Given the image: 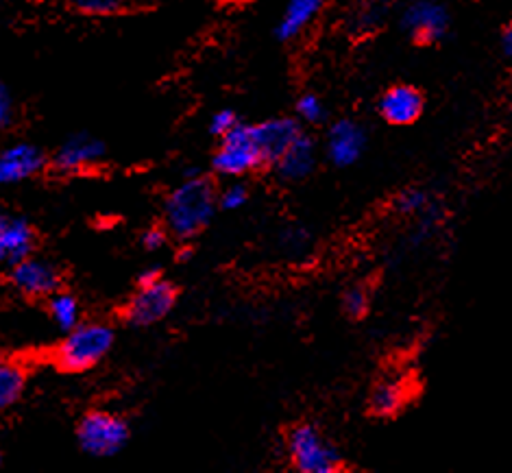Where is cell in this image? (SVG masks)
Here are the masks:
<instances>
[{
	"label": "cell",
	"mask_w": 512,
	"mask_h": 473,
	"mask_svg": "<svg viewBox=\"0 0 512 473\" xmlns=\"http://www.w3.org/2000/svg\"><path fill=\"white\" fill-rule=\"evenodd\" d=\"M218 210V192L203 175H186V179L164 201L166 232L177 240H192L210 225Z\"/></svg>",
	"instance_id": "cell-1"
},
{
	"label": "cell",
	"mask_w": 512,
	"mask_h": 473,
	"mask_svg": "<svg viewBox=\"0 0 512 473\" xmlns=\"http://www.w3.org/2000/svg\"><path fill=\"white\" fill-rule=\"evenodd\" d=\"M116 334L101 321H81L66 332L55 349L57 367L68 373H85L94 369L112 351Z\"/></svg>",
	"instance_id": "cell-2"
},
{
	"label": "cell",
	"mask_w": 512,
	"mask_h": 473,
	"mask_svg": "<svg viewBox=\"0 0 512 473\" xmlns=\"http://www.w3.org/2000/svg\"><path fill=\"white\" fill-rule=\"evenodd\" d=\"M290 465L301 473H334L340 469V456L332 443L308 423L295 426L286 436Z\"/></svg>",
	"instance_id": "cell-3"
},
{
	"label": "cell",
	"mask_w": 512,
	"mask_h": 473,
	"mask_svg": "<svg viewBox=\"0 0 512 473\" xmlns=\"http://www.w3.org/2000/svg\"><path fill=\"white\" fill-rule=\"evenodd\" d=\"M77 441L94 458L116 456L129 443V426L123 417L107 410H92L79 421Z\"/></svg>",
	"instance_id": "cell-4"
},
{
	"label": "cell",
	"mask_w": 512,
	"mask_h": 473,
	"mask_svg": "<svg viewBox=\"0 0 512 473\" xmlns=\"http://www.w3.org/2000/svg\"><path fill=\"white\" fill-rule=\"evenodd\" d=\"M212 166L218 175L234 179L245 177L266 166L258 140L253 136V127L238 123L229 133H225L214 153Z\"/></svg>",
	"instance_id": "cell-5"
},
{
	"label": "cell",
	"mask_w": 512,
	"mask_h": 473,
	"mask_svg": "<svg viewBox=\"0 0 512 473\" xmlns=\"http://www.w3.org/2000/svg\"><path fill=\"white\" fill-rule=\"evenodd\" d=\"M177 303L175 286L160 277L157 282L140 284L125 308V319L133 327H151L164 321Z\"/></svg>",
	"instance_id": "cell-6"
},
{
	"label": "cell",
	"mask_w": 512,
	"mask_h": 473,
	"mask_svg": "<svg viewBox=\"0 0 512 473\" xmlns=\"http://www.w3.org/2000/svg\"><path fill=\"white\" fill-rule=\"evenodd\" d=\"M9 282L24 297L48 299L59 290V273L51 262L27 256L9 266Z\"/></svg>",
	"instance_id": "cell-7"
},
{
	"label": "cell",
	"mask_w": 512,
	"mask_h": 473,
	"mask_svg": "<svg viewBox=\"0 0 512 473\" xmlns=\"http://www.w3.org/2000/svg\"><path fill=\"white\" fill-rule=\"evenodd\" d=\"M48 157L40 147H35L31 142H16L9 144L0 151V188L3 186H18L38 177Z\"/></svg>",
	"instance_id": "cell-8"
},
{
	"label": "cell",
	"mask_w": 512,
	"mask_h": 473,
	"mask_svg": "<svg viewBox=\"0 0 512 473\" xmlns=\"http://www.w3.org/2000/svg\"><path fill=\"white\" fill-rule=\"evenodd\" d=\"M105 157V144L88 136V133H75L53 155V168L59 175H75L96 166Z\"/></svg>",
	"instance_id": "cell-9"
},
{
	"label": "cell",
	"mask_w": 512,
	"mask_h": 473,
	"mask_svg": "<svg viewBox=\"0 0 512 473\" xmlns=\"http://www.w3.org/2000/svg\"><path fill=\"white\" fill-rule=\"evenodd\" d=\"M404 27L417 42L430 44L441 40L449 27L447 9L434 0H417L406 9Z\"/></svg>",
	"instance_id": "cell-10"
},
{
	"label": "cell",
	"mask_w": 512,
	"mask_h": 473,
	"mask_svg": "<svg viewBox=\"0 0 512 473\" xmlns=\"http://www.w3.org/2000/svg\"><path fill=\"white\" fill-rule=\"evenodd\" d=\"M364 144H367V136H364V129L358 123H353V120H338V123L327 131V160L338 168H347L360 160Z\"/></svg>",
	"instance_id": "cell-11"
},
{
	"label": "cell",
	"mask_w": 512,
	"mask_h": 473,
	"mask_svg": "<svg viewBox=\"0 0 512 473\" xmlns=\"http://www.w3.org/2000/svg\"><path fill=\"white\" fill-rule=\"evenodd\" d=\"M301 133L303 129L292 118H271L262 125H253V136L258 140L264 164L268 166H273Z\"/></svg>",
	"instance_id": "cell-12"
},
{
	"label": "cell",
	"mask_w": 512,
	"mask_h": 473,
	"mask_svg": "<svg viewBox=\"0 0 512 473\" xmlns=\"http://www.w3.org/2000/svg\"><path fill=\"white\" fill-rule=\"evenodd\" d=\"M33 240V227L24 218L0 214V264L11 266L31 256Z\"/></svg>",
	"instance_id": "cell-13"
},
{
	"label": "cell",
	"mask_w": 512,
	"mask_h": 473,
	"mask_svg": "<svg viewBox=\"0 0 512 473\" xmlns=\"http://www.w3.org/2000/svg\"><path fill=\"white\" fill-rule=\"evenodd\" d=\"M423 112V96L412 86L390 88L380 101V114L395 127L412 125Z\"/></svg>",
	"instance_id": "cell-14"
},
{
	"label": "cell",
	"mask_w": 512,
	"mask_h": 473,
	"mask_svg": "<svg viewBox=\"0 0 512 473\" xmlns=\"http://www.w3.org/2000/svg\"><path fill=\"white\" fill-rule=\"evenodd\" d=\"M314 166L316 149L312 138H308L306 133H301V136L290 144L288 151L273 164L277 177L282 181H290V184L306 179L314 171Z\"/></svg>",
	"instance_id": "cell-15"
},
{
	"label": "cell",
	"mask_w": 512,
	"mask_h": 473,
	"mask_svg": "<svg viewBox=\"0 0 512 473\" xmlns=\"http://www.w3.org/2000/svg\"><path fill=\"white\" fill-rule=\"evenodd\" d=\"M410 399V386L401 378H386L373 388L371 412L377 417H393Z\"/></svg>",
	"instance_id": "cell-16"
},
{
	"label": "cell",
	"mask_w": 512,
	"mask_h": 473,
	"mask_svg": "<svg viewBox=\"0 0 512 473\" xmlns=\"http://www.w3.org/2000/svg\"><path fill=\"white\" fill-rule=\"evenodd\" d=\"M325 0H290L286 7V14L279 22V38L292 40L308 27V24L321 14Z\"/></svg>",
	"instance_id": "cell-17"
},
{
	"label": "cell",
	"mask_w": 512,
	"mask_h": 473,
	"mask_svg": "<svg viewBox=\"0 0 512 473\" xmlns=\"http://www.w3.org/2000/svg\"><path fill=\"white\" fill-rule=\"evenodd\" d=\"M24 388H27V371L16 360L0 356V412L16 406Z\"/></svg>",
	"instance_id": "cell-18"
},
{
	"label": "cell",
	"mask_w": 512,
	"mask_h": 473,
	"mask_svg": "<svg viewBox=\"0 0 512 473\" xmlns=\"http://www.w3.org/2000/svg\"><path fill=\"white\" fill-rule=\"evenodd\" d=\"M48 317H51V321L59 330H72V327L81 323V306L77 297L55 290V293L48 297Z\"/></svg>",
	"instance_id": "cell-19"
},
{
	"label": "cell",
	"mask_w": 512,
	"mask_h": 473,
	"mask_svg": "<svg viewBox=\"0 0 512 473\" xmlns=\"http://www.w3.org/2000/svg\"><path fill=\"white\" fill-rule=\"evenodd\" d=\"M432 208V201L423 190H406L397 197V210L408 216H425Z\"/></svg>",
	"instance_id": "cell-20"
},
{
	"label": "cell",
	"mask_w": 512,
	"mask_h": 473,
	"mask_svg": "<svg viewBox=\"0 0 512 473\" xmlns=\"http://www.w3.org/2000/svg\"><path fill=\"white\" fill-rule=\"evenodd\" d=\"M371 308V293L364 286H351L343 295V310L351 319H362Z\"/></svg>",
	"instance_id": "cell-21"
},
{
	"label": "cell",
	"mask_w": 512,
	"mask_h": 473,
	"mask_svg": "<svg viewBox=\"0 0 512 473\" xmlns=\"http://www.w3.org/2000/svg\"><path fill=\"white\" fill-rule=\"evenodd\" d=\"M249 201V188L245 184H231L223 192H218V208L240 210Z\"/></svg>",
	"instance_id": "cell-22"
},
{
	"label": "cell",
	"mask_w": 512,
	"mask_h": 473,
	"mask_svg": "<svg viewBox=\"0 0 512 473\" xmlns=\"http://www.w3.org/2000/svg\"><path fill=\"white\" fill-rule=\"evenodd\" d=\"M297 112L306 123H321L325 116V107L316 94H303L297 101Z\"/></svg>",
	"instance_id": "cell-23"
},
{
	"label": "cell",
	"mask_w": 512,
	"mask_h": 473,
	"mask_svg": "<svg viewBox=\"0 0 512 473\" xmlns=\"http://www.w3.org/2000/svg\"><path fill=\"white\" fill-rule=\"evenodd\" d=\"M77 9H81L83 14H90V16H109V14H116L123 5V0H75Z\"/></svg>",
	"instance_id": "cell-24"
},
{
	"label": "cell",
	"mask_w": 512,
	"mask_h": 473,
	"mask_svg": "<svg viewBox=\"0 0 512 473\" xmlns=\"http://www.w3.org/2000/svg\"><path fill=\"white\" fill-rule=\"evenodd\" d=\"M240 123L238 116L231 112V109H221V112H216L210 120V131L214 133L216 138H223L225 133H229L236 125Z\"/></svg>",
	"instance_id": "cell-25"
},
{
	"label": "cell",
	"mask_w": 512,
	"mask_h": 473,
	"mask_svg": "<svg viewBox=\"0 0 512 473\" xmlns=\"http://www.w3.org/2000/svg\"><path fill=\"white\" fill-rule=\"evenodd\" d=\"M14 116H16L14 96H11L5 83H0V131L11 127V123H14Z\"/></svg>",
	"instance_id": "cell-26"
},
{
	"label": "cell",
	"mask_w": 512,
	"mask_h": 473,
	"mask_svg": "<svg viewBox=\"0 0 512 473\" xmlns=\"http://www.w3.org/2000/svg\"><path fill=\"white\" fill-rule=\"evenodd\" d=\"M168 240V232L162 227H151L142 234V247L146 251H160Z\"/></svg>",
	"instance_id": "cell-27"
},
{
	"label": "cell",
	"mask_w": 512,
	"mask_h": 473,
	"mask_svg": "<svg viewBox=\"0 0 512 473\" xmlns=\"http://www.w3.org/2000/svg\"><path fill=\"white\" fill-rule=\"evenodd\" d=\"M162 277V273L157 271V269H146V271H142L140 275H138V286L140 284H151V282H157Z\"/></svg>",
	"instance_id": "cell-28"
},
{
	"label": "cell",
	"mask_w": 512,
	"mask_h": 473,
	"mask_svg": "<svg viewBox=\"0 0 512 473\" xmlns=\"http://www.w3.org/2000/svg\"><path fill=\"white\" fill-rule=\"evenodd\" d=\"M502 46H504V53L508 55V57H512V24L510 27L504 31V35H502Z\"/></svg>",
	"instance_id": "cell-29"
},
{
	"label": "cell",
	"mask_w": 512,
	"mask_h": 473,
	"mask_svg": "<svg viewBox=\"0 0 512 473\" xmlns=\"http://www.w3.org/2000/svg\"><path fill=\"white\" fill-rule=\"evenodd\" d=\"M0 463H3V454H0Z\"/></svg>",
	"instance_id": "cell-30"
},
{
	"label": "cell",
	"mask_w": 512,
	"mask_h": 473,
	"mask_svg": "<svg viewBox=\"0 0 512 473\" xmlns=\"http://www.w3.org/2000/svg\"><path fill=\"white\" fill-rule=\"evenodd\" d=\"M70 3H75V0H70Z\"/></svg>",
	"instance_id": "cell-31"
}]
</instances>
